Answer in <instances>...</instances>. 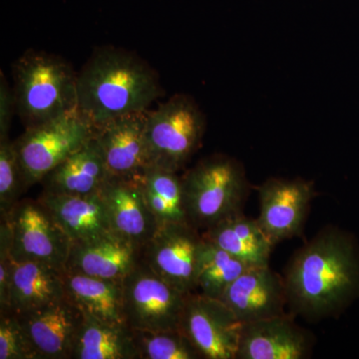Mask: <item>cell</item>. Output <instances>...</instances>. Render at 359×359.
Returning a JSON list of instances; mask_svg holds the SVG:
<instances>
[{"label": "cell", "instance_id": "obj_7", "mask_svg": "<svg viewBox=\"0 0 359 359\" xmlns=\"http://www.w3.org/2000/svg\"><path fill=\"white\" fill-rule=\"evenodd\" d=\"M123 313L133 330H181L189 294L156 273L143 259L122 280Z\"/></svg>", "mask_w": 359, "mask_h": 359}, {"label": "cell", "instance_id": "obj_19", "mask_svg": "<svg viewBox=\"0 0 359 359\" xmlns=\"http://www.w3.org/2000/svg\"><path fill=\"white\" fill-rule=\"evenodd\" d=\"M37 200L50 212L71 243L112 231L100 192L90 195L41 193Z\"/></svg>", "mask_w": 359, "mask_h": 359}, {"label": "cell", "instance_id": "obj_8", "mask_svg": "<svg viewBox=\"0 0 359 359\" xmlns=\"http://www.w3.org/2000/svg\"><path fill=\"white\" fill-rule=\"evenodd\" d=\"M11 257L14 262H36L65 271L70 238L39 200L18 201L8 214Z\"/></svg>", "mask_w": 359, "mask_h": 359}, {"label": "cell", "instance_id": "obj_17", "mask_svg": "<svg viewBox=\"0 0 359 359\" xmlns=\"http://www.w3.org/2000/svg\"><path fill=\"white\" fill-rule=\"evenodd\" d=\"M100 195L111 230L143 249L160 226L144 196L141 177H108Z\"/></svg>", "mask_w": 359, "mask_h": 359}, {"label": "cell", "instance_id": "obj_20", "mask_svg": "<svg viewBox=\"0 0 359 359\" xmlns=\"http://www.w3.org/2000/svg\"><path fill=\"white\" fill-rule=\"evenodd\" d=\"M107 169L95 135L79 150L44 177L42 193L56 195H90L100 192Z\"/></svg>", "mask_w": 359, "mask_h": 359}, {"label": "cell", "instance_id": "obj_12", "mask_svg": "<svg viewBox=\"0 0 359 359\" xmlns=\"http://www.w3.org/2000/svg\"><path fill=\"white\" fill-rule=\"evenodd\" d=\"M16 316L37 359H72L85 316L70 297Z\"/></svg>", "mask_w": 359, "mask_h": 359}, {"label": "cell", "instance_id": "obj_11", "mask_svg": "<svg viewBox=\"0 0 359 359\" xmlns=\"http://www.w3.org/2000/svg\"><path fill=\"white\" fill-rule=\"evenodd\" d=\"M204 238L189 223L159 226L143 248L144 263L185 294L196 292V275Z\"/></svg>", "mask_w": 359, "mask_h": 359}, {"label": "cell", "instance_id": "obj_3", "mask_svg": "<svg viewBox=\"0 0 359 359\" xmlns=\"http://www.w3.org/2000/svg\"><path fill=\"white\" fill-rule=\"evenodd\" d=\"M16 114L25 128L77 110V74L65 59L29 49L13 65Z\"/></svg>", "mask_w": 359, "mask_h": 359}, {"label": "cell", "instance_id": "obj_23", "mask_svg": "<svg viewBox=\"0 0 359 359\" xmlns=\"http://www.w3.org/2000/svg\"><path fill=\"white\" fill-rule=\"evenodd\" d=\"M72 359H138L133 330L126 325L103 323L85 316Z\"/></svg>", "mask_w": 359, "mask_h": 359}, {"label": "cell", "instance_id": "obj_24", "mask_svg": "<svg viewBox=\"0 0 359 359\" xmlns=\"http://www.w3.org/2000/svg\"><path fill=\"white\" fill-rule=\"evenodd\" d=\"M142 189L159 226L189 223L183 180L177 172L150 167L141 176Z\"/></svg>", "mask_w": 359, "mask_h": 359}, {"label": "cell", "instance_id": "obj_29", "mask_svg": "<svg viewBox=\"0 0 359 359\" xmlns=\"http://www.w3.org/2000/svg\"><path fill=\"white\" fill-rule=\"evenodd\" d=\"M0 77V140H4L9 138L11 122L16 113V104L14 92L11 91L6 77L2 73Z\"/></svg>", "mask_w": 359, "mask_h": 359}, {"label": "cell", "instance_id": "obj_14", "mask_svg": "<svg viewBox=\"0 0 359 359\" xmlns=\"http://www.w3.org/2000/svg\"><path fill=\"white\" fill-rule=\"evenodd\" d=\"M292 314L244 323L237 359H306L313 353L314 339L297 325Z\"/></svg>", "mask_w": 359, "mask_h": 359}, {"label": "cell", "instance_id": "obj_6", "mask_svg": "<svg viewBox=\"0 0 359 359\" xmlns=\"http://www.w3.org/2000/svg\"><path fill=\"white\" fill-rule=\"evenodd\" d=\"M94 135L95 128L78 111L26 129L13 142L25 190L41 183L46 175Z\"/></svg>", "mask_w": 359, "mask_h": 359}, {"label": "cell", "instance_id": "obj_1", "mask_svg": "<svg viewBox=\"0 0 359 359\" xmlns=\"http://www.w3.org/2000/svg\"><path fill=\"white\" fill-rule=\"evenodd\" d=\"M283 280L292 316L309 321L339 316L359 297L355 238L337 226H325L294 252Z\"/></svg>", "mask_w": 359, "mask_h": 359}, {"label": "cell", "instance_id": "obj_25", "mask_svg": "<svg viewBox=\"0 0 359 359\" xmlns=\"http://www.w3.org/2000/svg\"><path fill=\"white\" fill-rule=\"evenodd\" d=\"M252 266L205 240L201 250L196 292L219 299L226 289Z\"/></svg>", "mask_w": 359, "mask_h": 359}, {"label": "cell", "instance_id": "obj_10", "mask_svg": "<svg viewBox=\"0 0 359 359\" xmlns=\"http://www.w3.org/2000/svg\"><path fill=\"white\" fill-rule=\"evenodd\" d=\"M257 223L273 245L301 237L311 202L316 196L313 182L301 178H269L257 187Z\"/></svg>", "mask_w": 359, "mask_h": 359}, {"label": "cell", "instance_id": "obj_9", "mask_svg": "<svg viewBox=\"0 0 359 359\" xmlns=\"http://www.w3.org/2000/svg\"><path fill=\"white\" fill-rule=\"evenodd\" d=\"M243 323L221 299L192 292L187 299L181 330L203 359H237Z\"/></svg>", "mask_w": 359, "mask_h": 359}, {"label": "cell", "instance_id": "obj_18", "mask_svg": "<svg viewBox=\"0 0 359 359\" xmlns=\"http://www.w3.org/2000/svg\"><path fill=\"white\" fill-rule=\"evenodd\" d=\"M63 273L46 264L13 261L8 308L4 311L20 316L63 299L67 295Z\"/></svg>", "mask_w": 359, "mask_h": 359}, {"label": "cell", "instance_id": "obj_22", "mask_svg": "<svg viewBox=\"0 0 359 359\" xmlns=\"http://www.w3.org/2000/svg\"><path fill=\"white\" fill-rule=\"evenodd\" d=\"M63 278L66 294L86 318L126 325L123 313L122 283L65 271Z\"/></svg>", "mask_w": 359, "mask_h": 359}, {"label": "cell", "instance_id": "obj_15", "mask_svg": "<svg viewBox=\"0 0 359 359\" xmlns=\"http://www.w3.org/2000/svg\"><path fill=\"white\" fill-rule=\"evenodd\" d=\"M143 249L114 231L99 237L71 243L65 271L122 280L142 262Z\"/></svg>", "mask_w": 359, "mask_h": 359}, {"label": "cell", "instance_id": "obj_21", "mask_svg": "<svg viewBox=\"0 0 359 359\" xmlns=\"http://www.w3.org/2000/svg\"><path fill=\"white\" fill-rule=\"evenodd\" d=\"M203 238L252 266H268L273 245L257 219L244 212L233 215L203 231Z\"/></svg>", "mask_w": 359, "mask_h": 359}, {"label": "cell", "instance_id": "obj_13", "mask_svg": "<svg viewBox=\"0 0 359 359\" xmlns=\"http://www.w3.org/2000/svg\"><path fill=\"white\" fill-rule=\"evenodd\" d=\"M148 113L121 116L95 129L108 177L136 178L151 167L146 140Z\"/></svg>", "mask_w": 359, "mask_h": 359}, {"label": "cell", "instance_id": "obj_28", "mask_svg": "<svg viewBox=\"0 0 359 359\" xmlns=\"http://www.w3.org/2000/svg\"><path fill=\"white\" fill-rule=\"evenodd\" d=\"M0 359H37L15 314L0 313Z\"/></svg>", "mask_w": 359, "mask_h": 359}, {"label": "cell", "instance_id": "obj_16", "mask_svg": "<svg viewBox=\"0 0 359 359\" xmlns=\"http://www.w3.org/2000/svg\"><path fill=\"white\" fill-rule=\"evenodd\" d=\"M219 299L243 325L287 313L285 280L269 264L248 269Z\"/></svg>", "mask_w": 359, "mask_h": 359}, {"label": "cell", "instance_id": "obj_26", "mask_svg": "<svg viewBox=\"0 0 359 359\" xmlns=\"http://www.w3.org/2000/svg\"><path fill=\"white\" fill-rule=\"evenodd\" d=\"M133 341L138 359H203L181 330H133Z\"/></svg>", "mask_w": 359, "mask_h": 359}, {"label": "cell", "instance_id": "obj_27", "mask_svg": "<svg viewBox=\"0 0 359 359\" xmlns=\"http://www.w3.org/2000/svg\"><path fill=\"white\" fill-rule=\"evenodd\" d=\"M25 191L18 153L13 141L0 140V211L8 214Z\"/></svg>", "mask_w": 359, "mask_h": 359}, {"label": "cell", "instance_id": "obj_2", "mask_svg": "<svg viewBox=\"0 0 359 359\" xmlns=\"http://www.w3.org/2000/svg\"><path fill=\"white\" fill-rule=\"evenodd\" d=\"M162 90L158 75L143 59L103 46L77 74V110L96 129L115 118L147 111Z\"/></svg>", "mask_w": 359, "mask_h": 359}, {"label": "cell", "instance_id": "obj_4", "mask_svg": "<svg viewBox=\"0 0 359 359\" xmlns=\"http://www.w3.org/2000/svg\"><path fill=\"white\" fill-rule=\"evenodd\" d=\"M182 180L187 218L201 233L244 212L250 185L238 161L211 156L200 161Z\"/></svg>", "mask_w": 359, "mask_h": 359}, {"label": "cell", "instance_id": "obj_5", "mask_svg": "<svg viewBox=\"0 0 359 359\" xmlns=\"http://www.w3.org/2000/svg\"><path fill=\"white\" fill-rule=\"evenodd\" d=\"M205 131V116L192 97H171L148 113L146 140L151 167L178 173L200 148Z\"/></svg>", "mask_w": 359, "mask_h": 359}]
</instances>
